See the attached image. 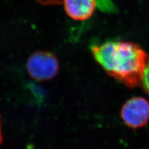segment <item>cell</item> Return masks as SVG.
Wrapping results in <instances>:
<instances>
[{"label":"cell","mask_w":149,"mask_h":149,"mask_svg":"<svg viewBox=\"0 0 149 149\" xmlns=\"http://www.w3.org/2000/svg\"><path fill=\"white\" fill-rule=\"evenodd\" d=\"M96 61L109 76L129 88L141 85L148 55L137 44L110 40L91 47Z\"/></svg>","instance_id":"cell-1"},{"label":"cell","mask_w":149,"mask_h":149,"mask_svg":"<svg viewBox=\"0 0 149 149\" xmlns=\"http://www.w3.org/2000/svg\"><path fill=\"white\" fill-rule=\"evenodd\" d=\"M26 67L32 78L42 81L51 80L56 76L59 70V63L53 54L39 51L30 56Z\"/></svg>","instance_id":"cell-2"},{"label":"cell","mask_w":149,"mask_h":149,"mask_svg":"<svg viewBox=\"0 0 149 149\" xmlns=\"http://www.w3.org/2000/svg\"><path fill=\"white\" fill-rule=\"evenodd\" d=\"M120 116L124 123L132 129L142 127L149 120V102L142 97H134L123 105Z\"/></svg>","instance_id":"cell-3"},{"label":"cell","mask_w":149,"mask_h":149,"mask_svg":"<svg viewBox=\"0 0 149 149\" xmlns=\"http://www.w3.org/2000/svg\"><path fill=\"white\" fill-rule=\"evenodd\" d=\"M96 0H64L65 11L74 20L84 21L95 11Z\"/></svg>","instance_id":"cell-4"},{"label":"cell","mask_w":149,"mask_h":149,"mask_svg":"<svg viewBox=\"0 0 149 149\" xmlns=\"http://www.w3.org/2000/svg\"><path fill=\"white\" fill-rule=\"evenodd\" d=\"M141 85L145 91L149 96V57H148L146 67L144 69L143 76L141 81Z\"/></svg>","instance_id":"cell-5"},{"label":"cell","mask_w":149,"mask_h":149,"mask_svg":"<svg viewBox=\"0 0 149 149\" xmlns=\"http://www.w3.org/2000/svg\"><path fill=\"white\" fill-rule=\"evenodd\" d=\"M1 119V118H0ZM1 119H0V145L3 142V136H2V132H1Z\"/></svg>","instance_id":"cell-6"}]
</instances>
